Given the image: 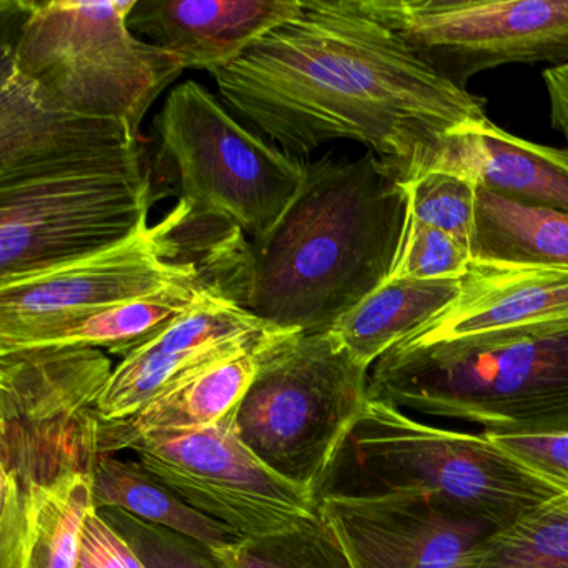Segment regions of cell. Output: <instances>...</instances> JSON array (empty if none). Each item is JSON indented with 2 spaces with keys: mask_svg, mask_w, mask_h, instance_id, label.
Returning a JSON list of instances; mask_svg holds the SVG:
<instances>
[{
  "mask_svg": "<svg viewBox=\"0 0 568 568\" xmlns=\"http://www.w3.org/2000/svg\"><path fill=\"white\" fill-rule=\"evenodd\" d=\"M222 99L288 154L361 142L404 184L434 169L484 99L428 68L367 0H302L241 59L211 72Z\"/></svg>",
  "mask_w": 568,
  "mask_h": 568,
  "instance_id": "obj_1",
  "label": "cell"
},
{
  "mask_svg": "<svg viewBox=\"0 0 568 568\" xmlns=\"http://www.w3.org/2000/svg\"><path fill=\"white\" fill-rule=\"evenodd\" d=\"M407 219L404 182L372 152L308 162L274 231L251 242L241 307L278 331H332L390 278Z\"/></svg>",
  "mask_w": 568,
  "mask_h": 568,
  "instance_id": "obj_2",
  "label": "cell"
},
{
  "mask_svg": "<svg viewBox=\"0 0 568 568\" xmlns=\"http://www.w3.org/2000/svg\"><path fill=\"white\" fill-rule=\"evenodd\" d=\"M368 394L485 434L568 432V314L440 344H397L372 365Z\"/></svg>",
  "mask_w": 568,
  "mask_h": 568,
  "instance_id": "obj_3",
  "label": "cell"
},
{
  "mask_svg": "<svg viewBox=\"0 0 568 568\" xmlns=\"http://www.w3.org/2000/svg\"><path fill=\"white\" fill-rule=\"evenodd\" d=\"M114 367L99 348L0 354V568H24L39 515L98 457V404Z\"/></svg>",
  "mask_w": 568,
  "mask_h": 568,
  "instance_id": "obj_4",
  "label": "cell"
},
{
  "mask_svg": "<svg viewBox=\"0 0 568 568\" xmlns=\"http://www.w3.org/2000/svg\"><path fill=\"white\" fill-rule=\"evenodd\" d=\"M565 490L511 460L484 432L427 424L371 397L315 498L424 495L495 531Z\"/></svg>",
  "mask_w": 568,
  "mask_h": 568,
  "instance_id": "obj_5",
  "label": "cell"
},
{
  "mask_svg": "<svg viewBox=\"0 0 568 568\" xmlns=\"http://www.w3.org/2000/svg\"><path fill=\"white\" fill-rule=\"evenodd\" d=\"M16 21L9 59L59 109L141 129L149 109L185 71L175 55L129 28L135 0H2Z\"/></svg>",
  "mask_w": 568,
  "mask_h": 568,
  "instance_id": "obj_6",
  "label": "cell"
},
{
  "mask_svg": "<svg viewBox=\"0 0 568 568\" xmlns=\"http://www.w3.org/2000/svg\"><path fill=\"white\" fill-rule=\"evenodd\" d=\"M368 378L371 368L331 331L284 332L262 352L232 418L235 434L262 464L315 498L371 398Z\"/></svg>",
  "mask_w": 568,
  "mask_h": 568,
  "instance_id": "obj_7",
  "label": "cell"
},
{
  "mask_svg": "<svg viewBox=\"0 0 568 568\" xmlns=\"http://www.w3.org/2000/svg\"><path fill=\"white\" fill-rule=\"evenodd\" d=\"M154 201L141 148L0 182V284L129 241Z\"/></svg>",
  "mask_w": 568,
  "mask_h": 568,
  "instance_id": "obj_8",
  "label": "cell"
},
{
  "mask_svg": "<svg viewBox=\"0 0 568 568\" xmlns=\"http://www.w3.org/2000/svg\"><path fill=\"white\" fill-rule=\"evenodd\" d=\"M154 128L181 201L237 225L252 244L274 231L307 178L308 162L247 131L194 81L172 89Z\"/></svg>",
  "mask_w": 568,
  "mask_h": 568,
  "instance_id": "obj_9",
  "label": "cell"
},
{
  "mask_svg": "<svg viewBox=\"0 0 568 568\" xmlns=\"http://www.w3.org/2000/svg\"><path fill=\"white\" fill-rule=\"evenodd\" d=\"M440 78L458 88L505 64H568V0H367Z\"/></svg>",
  "mask_w": 568,
  "mask_h": 568,
  "instance_id": "obj_10",
  "label": "cell"
},
{
  "mask_svg": "<svg viewBox=\"0 0 568 568\" xmlns=\"http://www.w3.org/2000/svg\"><path fill=\"white\" fill-rule=\"evenodd\" d=\"M232 418L212 427L148 435L131 450L185 504L242 540L284 534L314 520V495L262 464L235 434Z\"/></svg>",
  "mask_w": 568,
  "mask_h": 568,
  "instance_id": "obj_11",
  "label": "cell"
},
{
  "mask_svg": "<svg viewBox=\"0 0 568 568\" xmlns=\"http://www.w3.org/2000/svg\"><path fill=\"white\" fill-rule=\"evenodd\" d=\"M352 568H477L490 528L414 494L317 501Z\"/></svg>",
  "mask_w": 568,
  "mask_h": 568,
  "instance_id": "obj_12",
  "label": "cell"
},
{
  "mask_svg": "<svg viewBox=\"0 0 568 568\" xmlns=\"http://www.w3.org/2000/svg\"><path fill=\"white\" fill-rule=\"evenodd\" d=\"M231 298L214 295L122 358L98 404L101 422L121 420L212 365L281 334Z\"/></svg>",
  "mask_w": 568,
  "mask_h": 568,
  "instance_id": "obj_13",
  "label": "cell"
},
{
  "mask_svg": "<svg viewBox=\"0 0 568 568\" xmlns=\"http://www.w3.org/2000/svg\"><path fill=\"white\" fill-rule=\"evenodd\" d=\"M0 182L141 148L124 122L59 109L9 59L0 62Z\"/></svg>",
  "mask_w": 568,
  "mask_h": 568,
  "instance_id": "obj_14",
  "label": "cell"
},
{
  "mask_svg": "<svg viewBox=\"0 0 568 568\" xmlns=\"http://www.w3.org/2000/svg\"><path fill=\"white\" fill-rule=\"evenodd\" d=\"M301 11L302 0H135L128 24L185 69L214 72Z\"/></svg>",
  "mask_w": 568,
  "mask_h": 568,
  "instance_id": "obj_15",
  "label": "cell"
},
{
  "mask_svg": "<svg viewBox=\"0 0 568 568\" xmlns=\"http://www.w3.org/2000/svg\"><path fill=\"white\" fill-rule=\"evenodd\" d=\"M565 314L568 272L471 262L455 301L398 344H440Z\"/></svg>",
  "mask_w": 568,
  "mask_h": 568,
  "instance_id": "obj_16",
  "label": "cell"
},
{
  "mask_svg": "<svg viewBox=\"0 0 568 568\" xmlns=\"http://www.w3.org/2000/svg\"><path fill=\"white\" fill-rule=\"evenodd\" d=\"M434 169L508 201L568 214V152L515 138L488 118L448 132Z\"/></svg>",
  "mask_w": 568,
  "mask_h": 568,
  "instance_id": "obj_17",
  "label": "cell"
},
{
  "mask_svg": "<svg viewBox=\"0 0 568 568\" xmlns=\"http://www.w3.org/2000/svg\"><path fill=\"white\" fill-rule=\"evenodd\" d=\"M214 295L227 297L217 285L195 282L174 285L111 307L36 322L0 334V354L19 348L74 345L99 351L105 348L124 358Z\"/></svg>",
  "mask_w": 568,
  "mask_h": 568,
  "instance_id": "obj_18",
  "label": "cell"
},
{
  "mask_svg": "<svg viewBox=\"0 0 568 568\" xmlns=\"http://www.w3.org/2000/svg\"><path fill=\"white\" fill-rule=\"evenodd\" d=\"M275 337L212 365L129 417L99 422L98 455L131 450L132 445L148 435L212 427L227 420L254 382L262 352Z\"/></svg>",
  "mask_w": 568,
  "mask_h": 568,
  "instance_id": "obj_19",
  "label": "cell"
},
{
  "mask_svg": "<svg viewBox=\"0 0 568 568\" xmlns=\"http://www.w3.org/2000/svg\"><path fill=\"white\" fill-rule=\"evenodd\" d=\"M471 262L568 272V214L477 189Z\"/></svg>",
  "mask_w": 568,
  "mask_h": 568,
  "instance_id": "obj_20",
  "label": "cell"
},
{
  "mask_svg": "<svg viewBox=\"0 0 568 568\" xmlns=\"http://www.w3.org/2000/svg\"><path fill=\"white\" fill-rule=\"evenodd\" d=\"M460 287L462 278H388L331 332L361 364L372 368L382 355L450 305Z\"/></svg>",
  "mask_w": 568,
  "mask_h": 568,
  "instance_id": "obj_21",
  "label": "cell"
},
{
  "mask_svg": "<svg viewBox=\"0 0 568 568\" xmlns=\"http://www.w3.org/2000/svg\"><path fill=\"white\" fill-rule=\"evenodd\" d=\"M95 510L115 507L148 524L194 538L217 551L242 540L221 521L201 514L165 487L141 462L98 455L89 474Z\"/></svg>",
  "mask_w": 568,
  "mask_h": 568,
  "instance_id": "obj_22",
  "label": "cell"
},
{
  "mask_svg": "<svg viewBox=\"0 0 568 568\" xmlns=\"http://www.w3.org/2000/svg\"><path fill=\"white\" fill-rule=\"evenodd\" d=\"M477 568H568V490L491 531Z\"/></svg>",
  "mask_w": 568,
  "mask_h": 568,
  "instance_id": "obj_23",
  "label": "cell"
},
{
  "mask_svg": "<svg viewBox=\"0 0 568 568\" xmlns=\"http://www.w3.org/2000/svg\"><path fill=\"white\" fill-rule=\"evenodd\" d=\"M215 555L229 568H352L321 511L294 530L239 540Z\"/></svg>",
  "mask_w": 568,
  "mask_h": 568,
  "instance_id": "obj_24",
  "label": "cell"
},
{
  "mask_svg": "<svg viewBox=\"0 0 568 568\" xmlns=\"http://www.w3.org/2000/svg\"><path fill=\"white\" fill-rule=\"evenodd\" d=\"M94 510L89 475H79L42 508L24 568H78L82 528Z\"/></svg>",
  "mask_w": 568,
  "mask_h": 568,
  "instance_id": "obj_25",
  "label": "cell"
},
{
  "mask_svg": "<svg viewBox=\"0 0 568 568\" xmlns=\"http://www.w3.org/2000/svg\"><path fill=\"white\" fill-rule=\"evenodd\" d=\"M405 189L412 217L452 235L470 251L477 184L462 175L434 169L405 184Z\"/></svg>",
  "mask_w": 568,
  "mask_h": 568,
  "instance_id": "obj_26",
  "label": "cell"
},
{
  "mask_svg": "<svg viewBox=\"0 0 568 568\" xmlns=\"http://www.w3.org/2000/svg\"><path fill=\"white\" fill-rule=\"evenodd\" d=\"M98 511L138 551L148 568H229L212 548L194 538L148 524L121 508Z\"/></svg>",
  "mask_w": 568,
  "mask_h": 568,
  "instance_id": "obj_27",
  "label": "cell"
},
{
  "mask_svg": "<svg viewBox=\"0 0 568 568\" xmlns=\"http://www.w3.org/2000/svg\"><path fill=\"white\" fill-rule=\"evenodd\" d=\"M471 265L468 247L408 214L400 251L390 278L442 281L462 278Z\"/></svg>",
  "mask_w": 568,
  "mask_h": 568,
  "instance_id": "obj_28",
  "label": "cell"
},
{
  "mask_svg": "<svg viewBox=\"0 0 568 568\" xmlns=\"http://www.w3.org/2000/svg\"><path fill=\"white\" fill-rule=\"evenodd\" d=\"M487 435L505 455L521 467L545 480L568 488V432Z\"/></svg>",
  "mask_w": 568,
  "mask_h": 568,
  "instance_id": "obj_29",
  "label": "cell"
},
{
  "mask_svg": "<svg viewBox=\"0 0 568 568\" xmlns=\"http://www.w3.org/2000/svg\"><path fill=\"white\" fill-rule=\"evenodd\" d=\"M78 568H148L129 541L99 515L85 518Z\"/></svg>",
  "mask_w": 568,
  "mask_h": 568,
  "instance_id": "obj_30",
  "label": "cell"
},
{
  "mask_svg": "<svg viewBox=\"0 0 568 568\" xmlns=\"http://www.w3.org/2000/svg\"><path fill=\"white\" fill-rule=\"evenodd\" d=\"M544 81L550 101L551 128L564 135L568 152V64L545 69Z\"/></svg>",
  "mask_w": 568,
  "mask_h": 568,
  "instance_id": "obj_31",
  "label": "cell"
}]
</instances>
